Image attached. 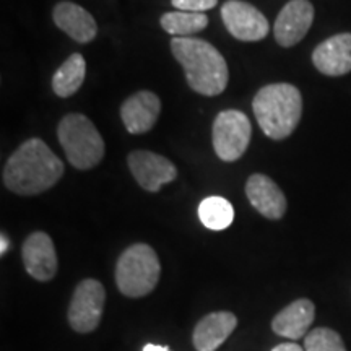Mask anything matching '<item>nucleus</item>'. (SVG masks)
Listing matches in <instances>:
<instances>
[{
	"label": "nucleus",
	"instance_id": "nucleus-14",
	"mask_svg": "<svg viewBox=\"0 0 351 351\" xmlns=\"http://www.w3.org/2000/svg\"><path fill=\"white\" fill-rule=\"evenodd\" d=\"M245 195L262 217L280 219L287 212V197L269 176L252 174L245 182Z\"/></svg>",
	"mask_w": 351,
	"mask_h": 351
},
{
	"label": "nucleus",
	"instance_id": "nucleus-25",
	"mask_svg": "<svg viewBox=\"0 0 351 351\" xmlns=\"http://www.w3.org/2000/svg\"><path fill=\"white\" fill-rule=\"evenodd\" d=\"M142 351H171L168 346H160V345H153V343H148L143 346Z\"/></svg>",
	"mask_w": 351,
	"mask_h": 351
},
{
	"label": "nucleus",
	"instance_id": "nucleus-24",
	"mask_svg": "<svg viewBox=\"0 0 351 351\" xmlns=\"http://www.w3.org/2000/svg\"><path fill=\"white\" fill-rule=\"evenodd\" d=\"M8 247H10V243H8L7 236L2 234V236H0V254H2V256H5Z\"/></svg>",
	"mask_w": 351,
	"mask_h": 351
},
{
	"label": "nucleus",
	"instance_id": "nucleus-10",
	"mask_svg": "<svg viewBox=\"0 0 351 351\" xmlns=\"http://www.w3.org/2000/svg\"><path fill=\"white\" fill-rule=\"evenodd\" d=\"M313 21L314 7L309 0H289L275 20V41L282 47H293L306 36Z\"/></svg>",
	"mask_w": 351,
	"mask_h": 351
},
{
	"label": "nucleus",
	"instance_id": "nucleus-1",
	"mask_svg": "<svg viewBox=\"0 0 351 351\" xmlns=\"http://www.w3.org/2000/svg\"><path fill=\"white\" fill-rule=\"evenodd\" d=\"M64 174V165L41 138L26 140L3 166L2 182L16 195H38L54 187Z\"/></svg>",
	"mask_w": 351,
	"mask_h": 351
},
{
	"label": "nucleus",
	"instance_id": "nucleus-16",
	"mask_svg": "<svg viewBox=\"0 0 351 351\" xmlns=\"http://www.w3.org/2000/svg\"><path fill=\"white\" fill-rule=\"evenodd\" d=\"M238 326V317L230 311H219L205 315L192 333V343L197 351L218 350Z\"/></svg>",
	"mask_w": 351,
	"mask_h": 351
},
{
	"label": "nucleus",
	"instance_id": "nucleus-12",
	"mask_svg": "<svg viewBox=\"0 0 351 351\" xmlns=\"http://www.w3.org/2000/svg\"><path fill=\"white\" fill-rule=\"evenodd\" d=\"M161 112V101L153 91H137L121 106V119L127 132L134 135L145 134L155 127Z\"/></svg>",
	"mask_w": 351,
	"mask_h": 351
},
{
	"label": "nucleus",
	"instance_id": "nucleus-7",
	"mask_svg": "<svg viewBox=\"0 0 351 351\" xmlns=\"http://www.w3.org/2000/svg\"><path fill=\"white\" fill-rule=\"evenodd\" d=\"M106 291L98 280L86 278L77 285L69 306V324L78 333H90L99 326Z\"/></svg>",
	"mask_w": 351,
	"mask_h": 351
},
{
	"label": "nucleus",
	"instance_id": "nucleus-15",
	"mask_svg": "<svg viewBox=\"0 0 351 351\" xmlns=\"http://www.w3.org/2000/svg\"><path fill=\"white\" fill-rule=\"evenodd\" d=\"M52 19L57 28L80 44L91 43L98 34V25L93 15L73 2L57 3L52 12Z\"/></svg>",
	"mask_w": 351,
	"mask_h": 351
},
{
	"label": "nucleus",
	"instance_id": "nucleus-11",
	"mask_svg": "<svg viewBox=\"0 0 351 351\" xmlns=\"http://www.w3.org/2000/svg\"><path fill=\"white\" fill-rule=\"evenodd\" d=\"M25 269L38 282H49L57 274V254L51 236L43 231L29 234L21 249Z\"/></svg>",
	"mask_w": 351,
	"mask_h": 351
},
{
	"label": "nucleus",
	"instance_id": "nucleus-2",
	"mask_svg": "<svg viewBox=\"0 0 351 351\" xmlns=\"http://www.w3.org/2000/svg\"><path fill=\"white\" fill-rule=\"evenodd\" d=\"M171 52L186 72L189 86L204 96H218L230 80L228 64L217 47L199 38H173Z\"/></svg>",
	"mask_w": 351,
	"mask_h": 351
},
{
	"label": "nucleus",
	"instance_id": "nucleus-9",
	"mask_svg": "<svg viewBox=\"0 0 351 351\" xmlns=\"http://www.w3.org/2000/svg\"><path fill=\"white\" fill-rule=\"evenodd\" d=\"M127 165L135 181L147 192H158L166 184L176 181L178 169L168 158L153 152L135 150L127 156Z\"/></svg>",
	"mask_w": 351,
	"mask_h": 351
},
{
	"label": "nucleus",
	"instance_id": "nucleus-19",
	"mask_svg": "<svg viewBox=\"0 0 351 351\" xmlns=\"http://www.w3.org/2000/svg\"><path fill=\"white\" fill-rule=\"evenodd\" d=\"M161 26L166 33L174 34V38H191L192 34L200 33L207 28L208 16L205 13L192 12H168L161 16Z\"/></svg>",
	"mask_w": 351,
	"mask_h": 351
},
{
	"label": "nucleus",
	"instance_id": "nucleus-18",
	"mask_svg": "<svg viewBox=\"0 0 351 351\" xmlns=\"http://www.w3.org/2000/svg\"><path fill=\"white\" fill-rule=\"evenodd\" d=\"M86 77V62L82 54H72L57 69L52 77V90L59 98H70L83 85Z\"/></svg>",
	"mask_w": 351,
	"mask_h": 351
},
{
	"label": "nucleus",
	"instance_id": "nucleus-23",
	"mask_svg": "<svg viewBox=\"0 0 351 351\" xmlns=\"http://www.w3.org/2000/svg\"><path fill=\"white\" fill-rule=\"evenodd\" d=\"M271 351H304V350H302L301 346L296 343H282V345L275 346Z\"/></svg>",
	"mask_w": 351,
	"mask_h": 351
},
{
	"label": "nucleus",
	"instance_id": "nucleus-5",
	"mask_svg": "<svg viewBox=\"0 0 351 351\" xmlns=\"http://www.w3.org/2000/svg\"><path fill=\"white\" fill-rule=\"evenodd\" d=\"M161 265L155 249L137 243L121 254L116 265V283L127 298H143L150 295L160 282Z\"/></svg>",
	"mask_w": 351,
	"mask_h": 351
},
{
	"label": "nucleus",
	"instance_id": "nucleus-20",
	"mask_svg": "<svg viewBox=\"0 0 351 351\" xmlns=\"http://www.w3.org/2000/svg\"><path fill=\"white\" fill-rule=\"evenodd\" d=\"M199 217L205 228L212 231H221L226 230L232 223V219H234V208L223 197H207V199L202 200L199 207Z\"/></svg>",
	"mask_w": 351,
	"mask_h": 351
},
{
	"label": "nucleus",
	"instance_id": "nucleus-22",
	"mask_svg": "<svg viewBox=\"0 0 351 351\" xmlns=\"http://www.w3.org/2000/svg\"><path fill=\"white\" fill-rule=\"evenodd\" d=\"M174 8L181 12L192 13H204L217 7L218 0H171Z\"/></svg>",
	"mask_w": 351,
	"mask_h": 351
},
{
	"label": "nucleus",
	"instance_id": "nucleus-8",
	"mask_svg": "<svg viewBox=\"0 0 351 351\" xmlns=\"http://www.w3.org/2000/svg\"><path fill=\"white\" fill-rule=\"evenodd\" d=\"M221 19L228 32L239 41H261L269 34L270 26L265 15L243 0H228L221 7Z\"/></svg>",
	"mask_w": 351,
	"mask_h": 351
},
{
	"label": "nucleus",
	"instance_id": "nucleus-6",
	"mask_svg": "<svg viewBox=\"0 0 351 351\" xmlns=\"http://www.w3.org/2000/svg\"><path fill=\"white\" fill-rule=\"evenodd\" d=\"M213 148L219 160H239L247 150L252 137L251 119L236 109L221 111L213 121Z\"/></svg>",
	"mask_w": 351,
	"mask_h": 351
},
{
	"label": "nucleus",
	"instance_id": "nucleus-21",
	"mask_svg": "<svg viewBox=\"0 0 351 351\" xmlns=\"http://www.w3.org/2000/svg\"><path fill=\"white\" fill-rule=\"evenodd\" d=\"M306 351H346L340 333L327 327H317L306 335Z\"/></svg>",
	"mask_w": 351,
	"mask_h": 351
},
{
	"label": "nucleus",
	"instance_id": "nucleus-13",
	"mask_svg": "<svg viewBox=\"0 0 351 351\" xmlns=\"http://www.w3.org/2000/svg\"><path fill=\"white\" fill-rule=\"evenodd\" d=\"M313 64L327 77H341L351 72V33L327 38L313 52Z\"/></svg>",
	"mask_w": 351,
	"mask_h": 351
},
{
	"label": "nucleus",
	"instance_id": "nucleus-3",
	"mask_svg": "<svg viewBox=\"0 0 351 351\" xmlns=\"http://www.w3.org/2000/svg\"><path fill=\"white\" fill-rule=\"evenodd\" d=\"M252 109L267 137L285 140L296 130L301 121V91L289 83H271L257 91L252 101Z\"/></svg>",
	"mask_w": 351,
	"mask_h": 351
},
{
	"label": "nucleus",
	"instance_id": "nucleus-17",
	"mask_svg": "<svg viewBox=\"0 0 351 351\" xmlns=\"http://www.w3.org/2000/svg\"><path fill=\"white\" fill-rule=\"evenodd\" d=\"M315 317V306L313 301L301 298L293 301L285 309L280 311L271 320V330L276 335L287 337V339L298 340L302 339L309 330L311 324Z\"/></svg>",
	"mask_w": 351,
	"mask_h": 351
},
{
	"label": "nucleus",
	"instance_id": "nucleus-4",
	"mask_svg": "<svg viewBox=\"0 0 351 351\" xmlns=\"http://www.w3.org/2000/svg\"><path fill=\"white\" fill-rule=\"evenodd\" d=\"M57 138L73 168L93 169L103 161L106 145L93 122L78 112L67 114L57 125Z\"/></svg>",
	"mask_w": 351,
	"mask_h": 351
}]
</instances>
